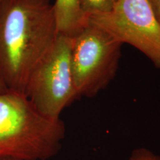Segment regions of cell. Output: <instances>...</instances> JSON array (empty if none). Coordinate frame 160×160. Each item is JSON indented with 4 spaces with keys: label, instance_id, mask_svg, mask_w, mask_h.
<instances>
[{
    "label": "cell",
    "instance_id": "1",
    "mask_svg": "<svg viewBox=\"0 0 160 160\" xmlns=\"http://www.w3.org/2000/svg\"><path fill=\"white\" fill-rule=\"evenodd\" d=\"M58 37L50 0L0 2V82L25 94L32 72Z\"/></svg>",
    "mask_w": 160,
    "mask_h": 160
},
{
    "label": "cell",
    "instance_id": "2",
    "mask_svg": "<svg viewBox=\"0 0 160 160\" xmlns=\"http://www.w3.org/2000/svg\"><path fill=\"white\" fill-rule=\"evenodd\" d=\"M65 137L61 119L42 115L23 93H0V159L48 160Z\"/></svg>",
    "mask_w": 160,
    "mask_h": 160
},
{
    "label": "cell",
    "instance_id": "3",
    "mask_svg": "<svg viewBox=\"0 0 160 160\" xmlns=\"http://www.w3.org/2000/svg\"><path fill=\"white\" fill-rule=\"evenodd\" d=\"M73 38L58 34L51 48L30 77L25 95L42 115L60 119L63 110L79 96L71 70Z\"/></svg>",
    "mask_w": 160,
    "mask_h": 160
},
{
    "label": "cell",
    "instance_id": "4",
    "mask_svg": "<svg viewBox=\"0 0 160 160\" xmlns=\"http://www.w3.org/2000/svg\"><path fill=\"white\" fill-rule=\"evenodd\" d=\"M122 44L91 23L73 38L71 70L79 97H94L113 79Z\"/></svg>",
    "mask_w": 160,
    "mask_h": 160
},
{
    "label": "cell",
    "instance_id": "5",
    "mask_svg": "<svg viewBox=\"0 0 160 160\" xmlns=\"http://www.w3.org/2000/svg\"><path fill=\"white\" fill-rule=\"evenodd\" d=\"M88 22L136 48L160 68V24L148 0H117L111 11L88 16Z\"/></svg>",
    "mask_w": 160,
    "mask_h": 160
},
{
    "label": "cell",
    "instance_id": "6",
    "mask_svg": "<svg viewBox=\"0 0 160 160\" xmlns=\"http://www.w3.org/2000/svg\"><path fill=\"white\" fill-rule=\"evenodd\" d=\"M53 8L58 34L74 38L88 23L80 0H56Z\"/></svg>",
    "mask_w": 160,
    "mask_h": 160
},
{
    "label": "cell",
    "instance_id": "7",
    "mask_svg": "<svg viewBox=\"0 0 160 160\" xmlns=\"http://www.w3.org/2000/svg\"><path fill=\"white\" fill-rule=\"evenodd\" d=\"M117 0H80L82 9L86 16L111 11Z\"/></svg>",
    "mask_w": 160,
    "mask_h": 160
},
{
    "label": "cell",
    "instance_id": "8",
    "mask_svg": "<svg viewBox=\"0 0 160 160\" xmlns=\"http://www.w3.org/2000/svg\"><path fill=\"white\" fill-rule=\"evenodd\" d=\"M128 160H160V156L146 148H138L132 151Z\"/></svg>",
    "mask_w": 160,
    "mask_h": 160
},
{
    "label": "cell",
    "instance_id": "9",
    "mask_svg": "<svg viewBox=\"0 0 160 160\" xmlns=\"http://www.w3.org/2000/svg\"><path fill=\"white\" fill-rule=\"evenodd\" d=\"M148 2L151 6L156 19L160 24V0H148Z\"/></svg>",
    "mask_w": 160,
    "mask_h": 160
},
{
    "label": "cell",
    "instance_id": "10",
    "mask_svg": "<svg viewBox=\"0 0 160 160\" xmlns=\"http://www.w3.org/2000/svg\"><path fill=\"white\" fill-rule=\"evenodd\" d=\"M6 89L4 88V86L2 85L1 82H0V93H3V92H6Z\"/></svg>",
    "mask_w": 160,
    "mask_h": 160
},
{
    "label": "cell",
    "instance_id": "11",
    "mask_svg": "<svg viewBox=\"0 0 160 160\" xmlns=\"http://www.w3.org/2000/svg\"><path fill=\"white\" fill-rule=\"evenodd\" d=\"M0 160H22V159H12V158H5V159H0Z\"/></svg>",
    "mask_w": 160,
    "mask_h": 160
},
{
    "label": "cell",
    "instance_id": "12",
    "mask_svg": "<svg viewBox=\"0 0 160 160\" xmlns=\"http://www.w3.org/2000/svg\"><path fill=\"white\" fill-rule=\"evenodd\" d=\"M2 0H0V2H2Z\"/></svg>",
    "mask_w": 160,
    "mask_h": 160
}]
</instances>
